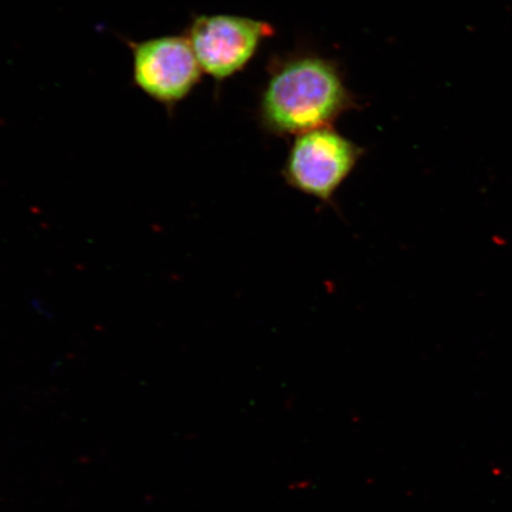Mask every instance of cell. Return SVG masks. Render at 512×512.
<instances>
[{"mask_svg": "<svg viewBox=\"0 0 512 512\" xmlns=\"http://www.w3.org/2000/svg\"><path fill=\"white\" fill-rule=\"evenodd\" d=\"M360 106L341 63L311 49L272 56L259 96V126L268 136L297 137L332 126Z\"/></svg>", "mask_w": 512, "mask_h": 512, "instance_id": "1", "label": "cell"}, {"mask_svg": "<svg viewBox=\"0 0 512 512\" xmlns=\"http://www.w3.org/2000/svg\"><path fill=\"white\" fill-rule=\"evenodd\" d=\"M366 150L334 126L294 137L283 170L288 187L332 206Z\"/></svg>", "mask_w": 512, "mask_h": 512, "instance_id": "2", "label": "cell"}, {"mask_svg": "<svg viewBox=\"0 0 512 512\" xmlns=\"http://www.w3.org/2000/svg\"><path fill=\"white\" fill-rule=\"evenodd\" d=\"M275 35L272 24L238 15H201L185 31L204 74L216 85L246 69L268 38Z\"/></svg>", "mask_w": 512, "mask_h": 512, "instance_id": "3", "label": "cell"}, {"mask_svg": "<svg viewBox=\"0 0 512 512\" xmlns=\"http://www.w3.org/2000/svg\"><path fill=\"white\" fill-rule=\"evenodd\" d=\"M128 46L134 86L170 113L200 85L204 73L185 35L149 38Z\"/></svg>", "mask_w": 512, "mask_h": 512, "instance_id": "4", "label": "cell"}]
</instances>
